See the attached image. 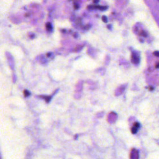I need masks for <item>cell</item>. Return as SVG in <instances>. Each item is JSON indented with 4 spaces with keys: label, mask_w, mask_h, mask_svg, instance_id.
<instances>
[{
    "label": "cell",
    "mask_w": 159,
    "mask_h": 159,
    "mask_svg": "<svg viewBox=\"0 0 159 159\" xmlns=\"http://www.w3.org/2000/svg\"><path fill=\"white\" fill-rule=\"evenodd\" d=\"M46 29L48 31H50L52 29V25L50 22H48L46 24Z\"/></svg>",
    "instance_id": "cell-1"
},
{
    "label": "cell",
    "mask_w": 159,
    "mask_h": 159,
    "mask_svg": "<svg viewBox=\"0 0 159 159\" xmlns=\"http://www.w3.org/2000/svg\"><path fill=\"white\" fill-rule=\"evenodd\" d=\"M41 98H43L47 102H48L50 100V98H51L50 96H47H47H41Z\"/></svg>",
    "instance_id": "cell-2"
},
{
    "label": "cell",
    "mask_w": 159,
    "mask_h": 159,
    "mask_svg": "<svg viewBox=\"0 0 159 159\" xmlns=\"http://www.w3.org/2000/svg\"><path fill=\"white\" fill-rule=\"evenodd\" d=\"M137 128L135 127L134 126H133L132 128H131V132L132 134H135L137 133Z\"/></svg>",
    "instance_id": "cell-3"
},
{
    "label": "cell",
    "mask_w": 159,
    "mask_h": 159,
    "mask_svg": "<svg viewBox=\"0 0 159 159\" xmlns=\"http://www.w3.org/2000/svg\"><path fill=\"white\" fill-rule=\"evenodd\" d=\"M132 60H134V61H133L132 62L133 63H134V61H135V60H137V61H138L139 62V57H137V56H136V55H132Z\"/></svg>",
    "instance_id": "cell-4"
},
{
    "label": "cell",
    "mask_w": 159,
    "mask_h": 159,
    "mask_svg": "<svg viewBox=\"0 0 159 159\" xmlns=\"http://www.w3.org/2000/svg\"><path fill=\"white\" fill-rule=\"evenodd\" d=\"M24 96H25V97H27L30 95V93L27 90H24Z\"/></svg>",
    "instance_id": "cell-5"
},
{
    "label": "cell",
    "mask_w": 159,
    "mask_h": 159,
    "mask_svg": "<svg viewBox=\"0 0 159 159\" xmlns=\"http://www.w3.org/2000/svg\"><path fill=\"white\" fill-rule=\"evenodd\" d=\"M140 35H142V36H143V37H147V34L144 31H142L140 33Z\"/></svg>",
    "instance_id": "cell-6"
},
{
    "label": "cell",
    "mask_w": 159,
    "mask_h": 159,
    "mask_svg": "<svg viewBox=\"0 0 159 159\" xmlns=\"http://www.w3.org/2000/svg\"><path fill=\"white\" fill-rule=\"evenodd\" d=\"M74 8H75V9H78L79 8V4L77 3L74 4Z\"/></svg>",
    "instance_id": "cell-7"
},
{
    "label": "cell",
    "mask_w": 159,
    "mask_h": 159,
    "mask_svg": "<svg viewBox=\"0 0 159 159\" xmlns=\"http://www.w3.org/2000/svg\"><path fill=\"white\" fill-rule=\"evenodd\" d=\"M102 21L104 22H107V18H106V16H102Z\"/></svg>",
    "instance_id": "cell-8"
},
{
    "label": "cell",
    "mask_w": 159,
    "mask_h": 159,
    "mask_svg": "<svg viewBox=\"0 0 159 159\" xmlns=\"http://www.w3.org/2000/svg\"><path fill=\"white\" fill-rule=\"evenodd\" d=\"M134 126L135 127H136V128H139V124L138 122H135V123L134 124Z\"/></svg>",
    "instance_id": "cell-9"
},
{
    "label": "cell",
    "mask_w": 159,
    "mask_h": 159,
    "mask_svg": "<svg viewBox=\"0 0 159 159\" xmlns=\"http://www.w3.org/2000/svg\"><path fill=\"white\" fill-rule=\"evenodd\" d=\"M155 53V55L157 56V57H158V52L157 51V52H155V53Z\"/></svg>",
    "instance_id": "cell-10"
},
{
    "label": "cell",
    "mask_w": 159,
    "mask_h": 159,
    "mask_svg": "<svg viewBox=\"0 0 159 159\" xmlns=\"http://www.w3.org/2000/svg\"><path fill=\"white\" fill-rule=\"evenodd\" d=\"M98 1H99V0H93V2H94V3H98Z\"/></svg>",
    "instance_id": "cell-11"
},
{
    "label": "cell",
    "mask_w": 159,
    "mask_h": 159,
    "mask_svg": "<svg viewBox=\"0 0 159 159\" xmlns=\"http://www.w3.org/2000/svg\"><path fill=\"white\" fill-rule=\"evenodd\" d=\"M155 67H156V68H158V63H156V66H155Z\"/></svg>",
    "instance_id": "cell-12"
}]
</instances>
